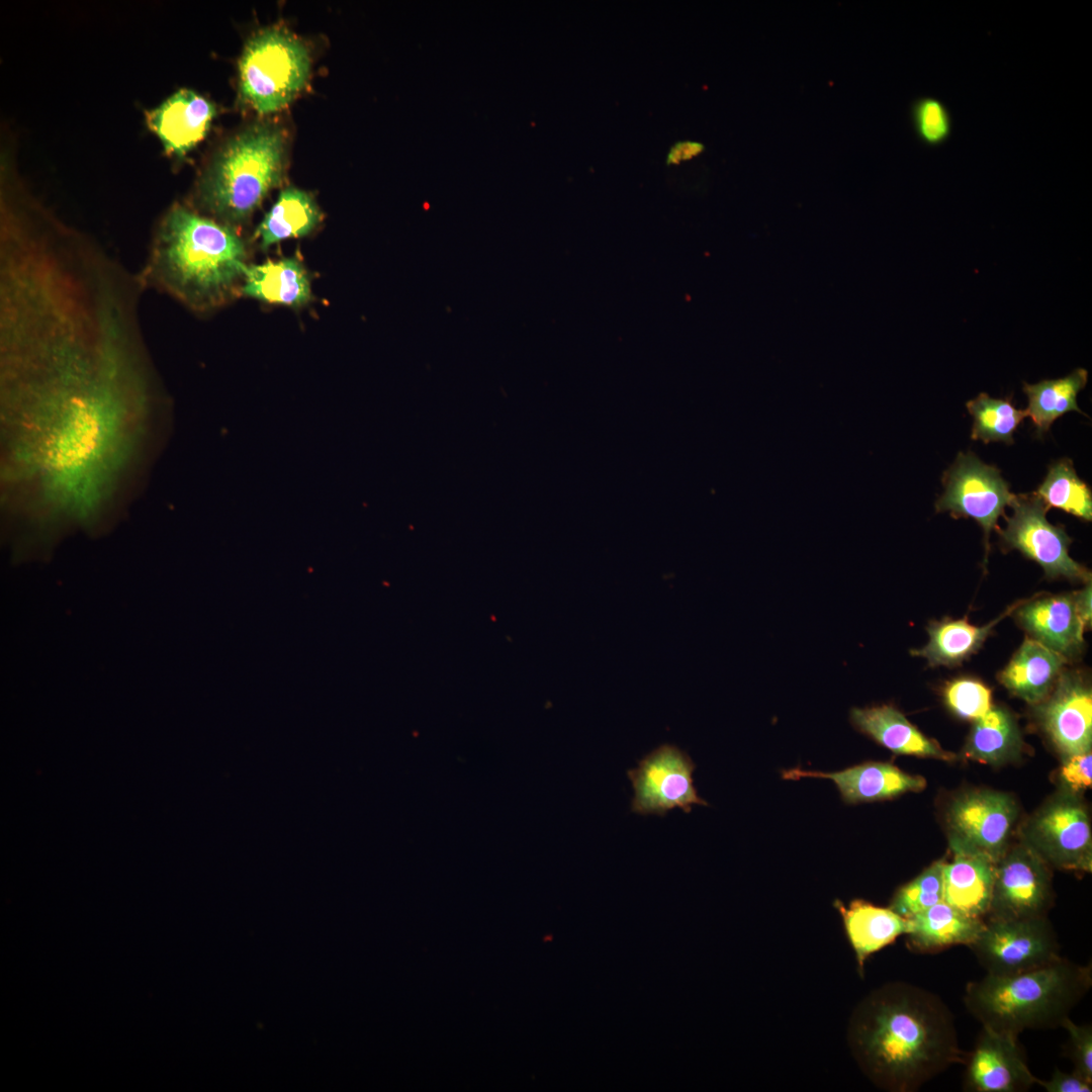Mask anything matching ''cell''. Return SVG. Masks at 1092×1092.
I'll list each match as a JSON object with an SVG mask.
<instances>
[{
  "mask_svg": "<svg viewBox=\"0 0 1092 1092\" xmlns=\"http://www.w3.org/2000/svg\"><path fill=\"white\" fill-rule=\"evenodd\" d=\"M242 296L268 304L301 308L313 298L311 275L296 256L250 264Z\"/></svg>",
  "mask_w": 1092,
  "mask_h": 1092,
  "instance_id": "cell-20",
  "label": "cell"
},
{
  "mask_svg": "<svg viewBox=\"0 0 1092 1092\" xmlns=\"http://www.w3.org/2000/svg\"><path fill=\"white\" fill-rule=\"evenodd\" d=\"M990 975H1012L1050 965L1060 958L1052 924L1042 917L989 918L969 945Z\"/></svg>",
  "mask_w": 1092,
  "mask_h": 1092,
  "instance_id": "cell-6",
  "label": "cell"
},
{
  "mask_svg": "<svg viewBox=\"0 0 1092 1092\" xmlns=\"http://www.w3.org/2000/svg\"><path fill=\"white\" fill-rule=\"evenodd\" d=\"M966 406L973 417L971 438L989 442L1013 444V434L1022 420L1025 410L1016 408L1010 398H994L985 392L969 400Z\"/></svg>",
  "mask_w": 1092,
  "mask_h": 1092,
  "instance_id": "cell-29",
  "label": "cell"
},
{
  "mask_svg": "<svg viewBox=\"0 0 1092 1092\" xmlns=\"http://www.w3.org/2000/svg\"><path fill=\"white\" fill-rule=\"evenodd\" d=\"M1076 608L1078 614L1085 626L1091 624V582H1087V585L1080 592L1074 593Z\"/></svg>",
  "mask_w": 1092,
  "mask_h": 1092,
  "instance_id": "cell-37",
  "label": "cell"
},
{
  "mask_svg": "<svg viewBox=\"0 0 1092 1092\" xmlns=\"http://www.w3.org/2000/svg\"><path fill=\"white\" fill-rule=\"evenodd\" d=\"M1023 602L1015 603L995 620L982 627L972 625L967 618L934 622L927 627L928 643L910 652L914 656L925 658L931 666L961 664L982 646L993 628Z\"/></svg>",
  "mask_w": 1092,
  "mask_h": 1092,
  "instance_id": "cell-25",
  "label": "cell"
},
{
  "mask_svg": "<svg viewBox=\"0 0 1092 1092\" xmlns=\"http://www.w3.org/2000/svg\"><path fill=\"white\" fill-rule=\"evenodd\" d=\"M1060 653L1027 638L999 673L1000 682L1029 704L1045 700L1067 662Z\"/></svg>",
  "mask_w": 1092,
  "mask_h": 1092,
  "instance_id": "cell-21",
  "label": "cell"
},
{
  "mask_svg": "<svg viewBox=\"0 0 1092 1092\" xmlns=\"http://www.w3.org/2000/svg\"><path fill=\"white\" fill-rule=\"evenodd\" d=\"M911 122L918 141L928 148L945 144L952 132L953 120L946 104L933 96H921L910 107Z\"/></svg>",
  "mask_w": 1092,
  "mask_h": 1092,
  "instance_id": "cell-31",
  "label": "cell"
},
{
  "mask_svg": "<svg viewBox=\"0 0 1092 1092\" xmlns=\"http://www.w3.org/2000/svg\"><path fill=\"white\" fill-rule=\"evenodd\" d=\"M695 768L691 756L673 744L653 749L627 771L634 790L631 811L663 817L675 808L690 813L693 805L708 806L694 786Z\"/></svg>",
  "mask_w": 1092,
  "mask_h": 1092,
  "instance_id": "cell-8",
  "label": "cell"
},
{
  "mask_svg": "<svg viewBox=\"0 0 1092 1092\" xmlns=\"http://www.w3.org/2000/svg\"><path fill=\"white\" fill-rule=\"evenodd\" d=\"M1067 758L1061 769L1064 782L1076 792L1090 788L1092 784L1091 752L1075 754Z\"/></svg>",
  "mask_w": 1092,
  "mask_h": 1092,
  "instance_id": "cell-34",
  "label": "cell"
},
{
  "mask_svg": "<svg viewBox=\"0 0 1092 1092\" xmlns=\"http://www.w3.org/2000/svg\"><path fill=\"white\" fill-rule=\"evenodd\" d=\"M943 860H937L894 894L889 908L909 919L943 901Z\"/></svg>",
  "mask_w": 1092,
  "mask_h": 1092,
  "instance_id": "cell-30",
  "label": "cell"
},
{
  "mask_svg": "<svg viewBox=\"0 0 1092 1092\" xmlns=\"http://www.w3.org/2000/svg\"><path fill=\"white\" fill-rule=\"evenodd\" d=\"M323 220V212L313 196L304 190L283 189L256 228L253 240L264 252L289 239L312 234Z\"/></svg>",
  "mask_w": 1092,
  "mask_h": 1092,
  "instance_id": "cell-24",
  "label": "cell"
},
{
  "mask_svg": "<svg viewBox=\"0 0 1092 1092\" xmlns=\"http://www.w3.org/2000/svg\"><path fill=\"white\" fill-rule=\"evenodd\" d=\"M942 481L944 492L935 504L936 511L976 520L985 533L987 557L989 535L997 528L998 518L1005 517L1004 509L1015 494L998 468L983 463L972 452L959 453Z\"/></svg>",
  "mask_w": 1092,
  "mask_h": 1092,
  "instance_id": "cell-9",
  "label": "cell"
},
{
  "mask_svg": "<svg viewBox=\"0 0 1092 1092\" xmlns=\"http://www.w3.org/2000/svg\"><path fill=\"white\" fill-rule=\"evenodd\" d=\"M1032 848L1057 868L1091 870V829L1082 805L1072 798L1045 807L1030 825Z\"/></svg>",
  "mask_w": 1092,
  "mask_h": 1092,
  "instance_id": "cell-11",
  "label": "cell"
},
{
  "mask_svg": "<svg viewBox=\"0 0 1092 1092\" xmlns=\"http://www.w3.org/2000/svg\"><path fill=\"white\" fill-rule=\"evenodd\" d=\"M966 1060L967 1091L1022 1092L1035 1084L1036 1077L1027 1067L1017 1036L983 1026Z\"/></svg>",
  "mask_w": 1092,
  "mask_h": 1092,
  "instance_id": "cell-13",
  "label": "cell"
},
{
  "mask_svg": "<svg viewBox=\"0 0 1092 1092\" xmlns=\"http://www.w3.org/2000/svg\"><path fill=\"white\" fill-rule=\"evenodd\" d=\"M1035 493L1048 509H1059L1084 521L1092 519L1091 489L1077 475L1073 462L1068 458L1050 466Z\"/></svg>",
  "mask_w": 1092,
  "mask_h": 1092,
  "instance_id": "cell-28",
  "label": "cell"
},
{
  "mask_svg": "<svg viewBox=\"0 0 1092 1092\" xmlns=\"http://www.w3.org/2000/svg\"><path fill=\"white\" fill-rule=\"evenodd\" d=\"M214 114L211 102L192 90L181 89L148 119L165 150L183 156L205 136Z\"/></svg>",
  "mask_w": 1092,
  "mask_h": 1092,
  "instance_id": "cell-18",
  "label": "cell"
},
{
  "mask_svg": "<svg viewBox=\"0 0 1092 1092\" xmlns=\"http://www.w3.org/2000/svg\"><path fill=\"white\" fill-rule=\"evenodd\" d=\"M1035 1084L1040 1085L1048 1092H1091L1092 1083L1079 1074L1066 1073L1058 1068L1055 1069L1049 1080L1036 1078Z\"/></svg>",
  "mask_w": 1092,
  "mask_h": 1092,
  "instance_id": "cell-35",
  "label": "cell"
},
{
  "mask_svg": "<svg viewBox=\"0 0 1092 1092\" xmlns=\"http://www.w3.org/2000/svg\"><path fill=\"white\" fill-rule=\"evenodd\" d=\"M1088 371L1077 368L1069 375L1059 379H1044L1034 384L1023 383V391L1028 405L1025 410L1030 417L1037 435L1050 430L1051 425L1069 412L1085 415L1077 404L1078 393L1086 386Z\"/></svg>",
  "mask_w": 1092,
  "mask_h": 1092,
  "instance_id": "cell-26",
  "label": "cell"
},
{
  "mask_svg": "<svg viewBox=\"0 0 1092 1092\" xmlns=\"http://www.w3.org/2000/svg\"><path fill=\"white\" fill-rule=\"evenodd\" d=\"M1021 737L1013 716L1004 708L992 707L975 721L965 754L973 759L999 763L1018 753Z\"/></svg>",
  "mask_w": 1092,
  "mask_h": 1092,
  "instance_id": "cell-27",
  "label": "cell"
},
{
  "mask_svg": "<svg viewBox=\"0 0 1092 1092\" xmlns=\"http://www.w3.org/2000/svg\"><path fill=\"white\" fill-rule=\"evenodd\" d=\"M1050 901V871L1036 851L1021 846L1004 853L996 866L990 917H1042Z\"/></svg>",
  "mask_w": 1092,
  "mask_h": 1092,
  "instance_id": "cell-10",
  "label": "cell"
},
{
  "mask_svg": "<svg viewBox=\"0 0 1092 1092\" xmlns=\"http://www.w3.org/2000/svg\"><path fill=\"white\" fill-rule=\"evenodd\" d=\"M1010 507L1013 515L1006 518V528L998 530L1005 549L1037 562L1049 577L1090 582V571L1069 555L1071 538L1063 526L1048 522L1049 509L1035 492L1015 494Z\"/></svg>",
  "mask_w": 1092,
  "mask_h": 1092,
  "instance_id": "cell-7",
  "label": "cell"
},
{
  "mask_svg": "<svg viewBox=\"0 0 1092 1092\" xmlns=\"http://www.w3.org/2000/svg\"><path fill=\"white\" fill-rule=\"evenodd\" d=\"M1017 609V620L1032 639L1067 659L1080 653L1085 626L1074 593L1023 602Z\"/></svg>",
  "mask_w": 1092,
  "mask_h": 1092,
  "instance_id": "cell-17",
  "label": "cell"
},
{
  "mask_svg": "<svg viewBox=\"0 0 1092 1092\" xmlns=\"http://www.w3.org/2000/svg\"><path fill=\"white\" fill-rule=\"evenodd\" d=\"M849 721L858 732L896 754L951 760L954 754L925 736L893 705L851 708Z\"/></svg>",
  "mask_w": 1092,
  "mask_h": 1092,
  "instance_id": "cell-19",
  "label": "cell"
},
{
  "mask_svg": "<svg viewBox=\"0 0 1092 1092\" xmlns=\"http://www.w3.org/2000/svg\"><path fill=\"white\" fill-rule=\"evenodd\" d=\"M250 257L241 231L175 203L154 234L138 283L208 313L242 296Z\"/></svg>",
  "mask_w": 1092,
  "mask_h": 1092,
  "instance_id": "cell-2",
  "label": "cell"
},
{
  "mask_svg": "<svg viewBox=\"0 0 1092 1092\" xmlns=\"http://www.w3.org/2000/svg\"><path fill=\"white\" fill-rule=\"evenodd\" d=\"M838 909L845 933L855 953L860 975L866 960L873 953L892 943L901 934L909 930V921L890 908L875 906L861 899L853 900L845 907L839 901L834 903Z\"/></svg>",
  "mask_w": 1092,
  "mask_h": 1092,
  "instance_id": "cell-22",
  "label": "cell"
},
{
  "mask_svg": "<svg viewBox=\"0 0 1092 1092\" xmlns=\"http://www.w3.org/2000/svg\"><path fill=\"white\" fill-rule=\"evenodd\" d=\"M286 140L272 123H256L234 135L199 178L200 213L239 231L284 177Z\"/></svg>",
  "mask_w": 1092,
  "mask_h": 1092,
  "instance_id": "cell-4",
  "label": "cell"
},
{
  "mask_svg": "<svg viewBox=\"0 0 1092 1092\" xmlns=\"http://www.w3.org/2000/svg\"><path fill=\"white\" fill-rule=\"evenodd\" d=\"M848 1041L879 1088L912 1092L967 1056L950 1009L933 992L903 982L871 992L855 1008Z\"/></svg>",
  "mask_w": 1092,
  "mask_h": 1092,
  "instance_id": "cell-1",
  "label": "cell"
},
{
  "mask_svg": "<svg viewBox=\"0 0 1092 1092\" xmlns=\"http://www.w3.org/2000/svg\"><path fill=\"white\" fill-rule=\"evenodd\" d=\"M705 151V146L696 141H679L668 150L665 163L674 166L690 161L700 156Z\"/></svg>",
  "mask_w": 1092,
  "mask_h": 1092,
  "instance_id": "cell-36",
  "label": "cell"
},
{
  "mask_svg": "<svg viewBox=\"0 0 1092 1092\" xmlns=\"http://www.w3.org/2000/svg\"><path fill=\"white\" fill-rule=\"evenodd\" d=\"M1069 1034L1070 1056L1074 1072L1092 1083V1027L1078 1025L1070 1017L1061 1024Z\"/></svg>",
  "mask_w": 1092,
  "mask_h": 1092,
  "instance_id": "cell-33",
  "label": "cell"
},
{
  "mask_svg": "<svg viewBox=\"0 0 1092 1092\" xmlns=\"http://www.w3.org/2000/svg\"><path fill=\"white\" fill-rule=\"evenodd\" d=\"M953 858L943 863V901L963 914L983 919L989 912L997 862L951 838Z\"/></svg>",
  "mask_w": 1092,
  "mask_h": 1092,
  "instance_id": "cell-16",
  "label": "cell"
},
{
  "mask_svg": "<svg viewBox=\"0 0 1092 1092\" xmlns=\"http://www.w3.org/2000/svg\"><path fill=\"white\" fill-rule=\"evenodd\" d=\"M1016 813L1014 801L1006 794L993 791L968 793L949 808L951 838L998 862L1005 853Z\"/></svg>",
  "mask_w": 1092,
  "mask_h": 1092,
  "instance_id": "cell-12",
  "label": "cell"
},
{
  "mask_svg": "<svg viewBox=\"0 0 1092 1092\" xmlns=\"http://www.w3.org/2000/svg\"><path fill=\"white\" fill-rule=\"evenodd\" d=\"M1092 985L1091 965L1063 957L1012 975L986 974L966 987L964 1002L983 1026L1018 1036L1025 1029L1061 1026Z\"/></svg>",
  "mask_w": 1092,
  "mask_h": 1092,
  "instance_id": "cell-3",
  "label": "cell"
},
{
  "mask_svg": "<svg viewBox=\"0 0 1092 1092\" xmlns=\"http://www.w3.org/2000/svg\"><path fill=\"white\" fill-rule=\"evenodd\" d=\"M907 944L914 950L934 952L951 945H971L985 921L969 917L944 901L908 919Z\"/></svg>",
  "mask_w": 1092,
  "mask_h": 1092,
  "instance_id": "cell-23",
  "label": "cell"
},
{
  "mask_svg": "<svg viewBox=\"0 0 1092 1092\" xmlns=\"http://www.w3.org/2000/svg\"><path fill=\"white\" fill-rule=\"evenodd\" d=\"M943 698L948 708L963 719L978 720L991 708V690L982 681L956 678L946 684Z\"/></svg>",
  "mask_w": 1092,
  "mask_h": 1092,
  "instance_id": "cell-32",
  "label": "cell"
},
{
  "mask_svg": "<svg viewBox=\"0 0 1092 1092\" xmlns=\"http://www.w3.org/2000/svg\"><path fill=\"white\" fill-rule=\"evenodd\" d=\"M239 73L242 100L258 113L268 114L285 107L304 88L310 59L296 37L269 28L248 41Z\"/></svg>",
  "mask_w": 1092,
  "mask_h": 1092,
  "instance_id": "cell-5",
  "label": "cell"
},
{
  "mask_svg": "<svg viewBox=\"0 0 1092 1092\" xmlns=\"http://www.w3.org/2000/svg\"><path fill=\"white\" fill-rule=\"evenodd\" d=\"M1056 689L1038 708L1042 728L1057 748L1069 757L1090 751L1092 695L1076 672H1062Z\"/></svg>",
  "mask_w": 1092,
  "mask_h": 1092,
  "instance_id": "cell-14",
  "label": "cell"
},
{
  "mask_svg": "<svg viewBox=\"0 0 1092 1092\" xmlns=\"http://www.w3.org/2000/svg\"><path fill=\"white\" fill-rule=\"evenodd\" d=\"M783 778L831 780L847 804L892 799L907 792L921 791L926 786L924 778L909 775L891 763L881 761H868L833 772L793 768L785 770Z\"/></svg>",
  "mask_w": 1092,
  "mask_h": 1092,
  "instance_id": "cell-15",
  "label": "cell"
}]
</instances>
